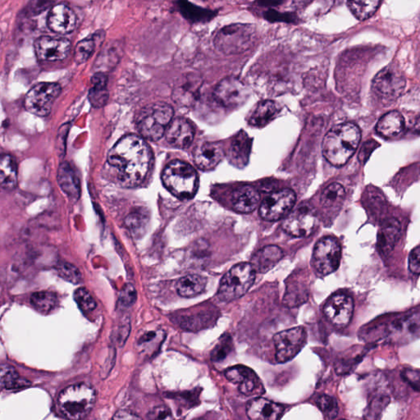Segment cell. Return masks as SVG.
<instances>
[{
  "label": "cell",
  "mask_w": 420,
  "mask_h": 420,
  "mask_svg": "<svg viewBox=\"0 0 420 420\" xmlns=\"http://www.w3.org/2000/svg\"><path fill=\"white\" fill-rule=\"evenodd\" d=\"M95 40L94 38L84 39L80 41L74 50V59L76 63L81 65L88 60L95 51Z\"/></svg>",
  "instance_id": "40"
},
{
  "label": "cell",
  "mask_w": 420,
  "mask_h": 420,
  "mask_svg": "<svg viewBox=\"0 0 420 420\" xmlns=\"http://www.w3.org/2000/svg\"><path fill=\"white\" fill-rule=\"evenodd\" d=\"M255 271L250 263H241L232 268L223 277L218 296L223 301L239 299L252 286Z\"/></svg>",
  "instance_id": "8"
},
{
  "label": "cell",
  "mask_w": 420,
  "mask_h": 420,
  "mask_svg": "<svg viewBox=\"0 0 420 420\" xmlns=\"http://www.w3.org/2000/svg\"><path fill=\"white\" fill-rule=\"evenodd\" d=\"M202 81L195 75H188L182 79L179 85H177L175 91V99L177 103L181 104H193L200 95L202 88Z\"/></svg>",
  "instance_id": "29"
},
{
  "label": "cell",
  "mask_w": 420,
  "mask_h": 420,
  "mask_svg": "<svg viewBox=\"0 0 420 420\" xmlns=\"http://www.w3.org/2000/svg\"><path fill=\"white\" fill-rule=\"evenodd\" d=\"M207 280L200 275H187L177 283V291L182 298H193L205 289Z\"/></svg>",
  "instance_id": "31"
},
{
  "label": "cell",
  "mask_w": 420,
  "mask_h": 420,
  "mask_svg": "<svg viewBox=\"0 0 420 420\" xmlns=\"http://www.w3.org/2000/svg\"><path fill=\"white\" fill-rule=\"evenodd\" d=\"M341 249L339 241L333 237H324L315 245L313 264L318 273L331 275L339 267Z\"/></svg>",
  "instance_id": "12"
},
{
  "label": "cell",
  "mask_w": 420,
  "mask_h": 420,
  "mask_svg": "<svg viewBox=\"0 0 420 420\" xmlns=\"http://www.w3.org/2000/svg\"><path fill=\"white\" fill-rule=\"evenodd\" d=\"M323 312L333 325L337 328L348 326L354 312L353 300L344 293L333 295L324 305Z\"/></svg>",
  "instance_id": "16"
},
{
  "label": "cell",
  "mask_w": 420,
  "mask_h": 420,
  "mask_svg": "<svg viewBox=\"0 0 420 420\" xmlns=\"http://www.w3.org/2000/svg\"><path fill=\"white\" fill-rule=\"evenodd\" d=\"M31 303L38 312L48 314L58 307V300L54 292L38 291L31 296Z\"/></svg>",
  "instance_id": "35"
},
{
  "label": "cell",
  "mask_w": 420,
  "mask_h": 420,
  "mask_svg": "<svg viewBox=\"0 0 420 420\" xmlns=\"http://www.w3.org/2000/svg\"><path fill=\"white\" fill-rule=\"evenodd\" d=\"M374 339H385L394 344H406L420 337V312L401 315L387 324H380Z\"/></svg>",
  "instance_id": "6"
},
{
  "label": "cell",
  "mask_w": 420,
  "mask_h": 420,
  "mask_svg": "<svg viewBox=\"0 0 420 420\" xmlns=\"http://www.w3.org/2000/svg\"><path fill=\"white\" fill-rule=\"evenodd\" d=\"M317 225L315 209L308 203L300 204L291 210L282 222V228L286 234L296 237L312 234Z\"/></svg>",
  "instance_id": "11"
},
{
  "label": "cell",
  "mask_w": 420,
  "mask_h": 420,
  "mask_svg": "<svg viewBox=\"0 0 420 420\" xmlns=\"http://www.w3.org/2000/svg\"><path fill=\"white\" fill-rule=\"evenodd\" d=\"M3 389H15V388L26 387L31 385V382L24 380L15 369L10 365L3 364L1 366V378H0Z\"/></svg>",
  "instance_id": "36"
},
{
  "label": "cell",
  "mask_w": 420,
  "mask_h": 420,
  "mask_svg": "<svg viewBox=\"0 0 420 420\" xmlns=\"http://www.w3.org/2000/svg\"><path fill=\"white\" fill-rule=\"evenodd\" d=\"M390 403V398L387 395L378 394L374 396L369 401L366 409L364 410V417L365 420H380L382 414L385 412L387 405Z\"/></svg>",
  "instance_id": "38"
},
{
  "label": "cell",
  "mask_w": 420,
  "mask_h": 420,
  "mask_svg": "<svg viewBox=\"0 0 420 420\" xmlns=\"http://www.w3.org/2000/svg\"><path fill=\"white\" fill-rule=\"evenodd\" d=\"M283 257L281 248L277 245H268L258 251L251 259L250 264L255 273H264L276 266Z\"/></svg>",
  "instance_id": "26"
},
{
  "label": "cell",
  "mask_w": 420,
  "mask_h": 420,
  "mask_svg": "<svg viewBox=\"0 0 420 420\" xmlns=\"http://www.w3.org/2000/svg\"><path fill=\"white\" fill-rule=\"evenodd\" d=\"M162 181L168 191L179 199H191L198 190L199 177L193 166L181 161L168 164L162 173Z\"/></svg>",
  "instance_id": "5"
},
{
  "label": "cell",
  "mask_w": 420,
  "mask_h": 420,
  "mask_svg": "<svg viewBox=\"0 0 420 420\" xmlns=\"http://www.w3.org/2000/svg\"><path fill=\"white\" fill-rule=\"evenodd\" d=\"M405 120L399 112L391 111L380 118L376 126L378 135L385 138H394L405 129Z\"/></svg>",
  "instance_id": "30"
},
{
  "label": "cell",
  "mask_w": 420,
  "mask_h": 420,
  "mask_svg": "<svg viewBox=\"0 0 420 420\" xmlns=\"http://www.w3.org/2000/svg\"><path fill=\"white\" fill-rule=\"evenodd\" d=\"M76 17L65 4L54 6L48 15V26L54 33L67 34L75 29Z\"/></svg>",
  "instance_id": "21"
},
{
  "label": "cell",
  "mask_w": 420,
  "mask_h": 420,
  "mask_svg": "<svg viewBox=\"0 0 420 420\" xmlns=\"http://www.w3.org/2000/svg\"><path fill=\"white\" fill-rule=\"evenodd\" d=\"M165 339V332L154 331L145 333L138 341L140 353L150 355L157 353L163 341Z\"/></svg>",
  "instance_id": "34"
},
{
  "label": "cell",
  "mask_w": 420,
  "mask_h": 420,
  "mask_svg": "<svg viewBox=\"0 0 420 420\" xmlns=\"http://www.w3.org/2000/svg\"><path fill=\"white\" fill-rule=\"evenodd\" d=\"M316 403L319 410H321L324 418L327 420H332L337 418L339 412V404L336 399L328 395H322L318 397Z\"/></svg>",
  "instance_id": "39"
},
{
  "label": "cell",
  "mask_w": 420,
  "mask_h": 420,
  "mask_svg": "<svg viewBox=\"0 0 420 420\" xmlns=\"http://www.w3.org/2000/svg\"><path fill=\"white\" fill-rule=\"evenodd\" d=\"M251 140L244 131L239 132L232 139L227 156L230 162L237 168H243L248 163L251 150Z\"/></svg>",
  "instance_id": "24"
},
{
  "label": "cell",
  "mask_w": 420,
  "mask_h": 420,
  "mask_svg": "<svg viewBox=\"0 0 420 420\" xmlns=\"http://www.w3.org/2000/svg\"><path fill=\"white\" fill-rule=\"evenodd\" d=\"M412 130L415 134H420V115L414 121Z\"/></svg>",
  "instance_id": "53"
},
{
  "label": "cell",
  "mask_w": 420,
  "mask_h": 420,
  "mask_svg": "<svg viewBox=\"0 0 420 420\" xmlns=\"http://www.w3.org/2000/svg\"><path fill=\"white\" fill-rule=\"evenodd\" d=\"M232 349V341L230 336L225 335L221 337L218 344L211 353V360L213 362H220L225 360Z\"/></svg>",
  "instance_id": "43"
},
{
  "label": "cell",
  "mask_w": 420,
  "mask_h": 420,
  "mask_svg": "<svg viewBox=\"0 0 420 420\" xmlns=\"http://www.w3.org/2000/svg\"><path fill=\"white\" fill-rule=\"evenodd\" d=\"M362 132L351 122L333 127L323 141V154L328 162L335 167L345 165L358 149Z\"/></svg>",
  "instance_id": "2"
},
{
  "label": "cell",
  "mask_w": 420,
  "mask_h": 420,
  "mask_svg": "<svg viewBox=\"0 0 420 420\" xmlns=\"http://www.w3.org/2000/svg\"><path fill=\"white\" fill-rule=\"evenodd\" d=\"M97 394L86 383H79L65 388L58 397L59 412L67 420H81L93 409Z\"/></svg>",
  "instance_id": "3"
},
{
  "label": "cell",
  "mask_w": 420,
  "mask_h": 420,
  "mask_svg": "<svg viewBox=\"0 0 420 420\" xmlns=\"http://www.w3.org/2000/svg\"><path fill=\"white\" fill-rule=\"evenodd\" d=\"M0 182L2 188L11 191L17 184V168L15 159L9 154H3L0 162Z\"/></svg>",
  "instance_id": "32"
},
{
  "label": "cell",
  "mask_w": 420,
  "mask_h": 420,
  "mask_svg": "<svg viewBox=\"0 0 420 420\" xmlns=\"http://www.w3.org/2000/svg\"><path fill=\"white\" fill-rule=\"evenodd\" d=\"M250 97V90L243 81L236 76L223 79L213 90V97L223 107L235 108L241 106Z\"/></svg>",
  "instance_id": "15"
},
{
  "label": "cell",
  "mask_w": 420,
  "mask_h": 420,
  "mask_svg": "<svg viewBox=\"0 0 420 420\" xmlns=\"http://www.w3.org/2000/svg\"><path fill=\"white\" fill-rule=\"evenodd\" d=\"M296 200V194L290 189H282L268 194L260 204V216L267 221L284 218L294 209Z\"/></svg>",
  "instance_id": "13"
},
{
  "label": "cell",
  "mask_w": 420,
  "mask_h": 420,
  "mask_svg": "<svg viewBox=\"0 0 420 420\" xmlns=\"http://www.w3.org/2000/svg\"><path fill=\"white\" fill-rule=\"evenodd\" d=\"M259 191L251 186H241L232 194V204L237 212H253L259 207Z\"/></svg>",
  "instance_id": "25"
},
{
  "label": "cell",
  "mask_w": 420,
  "mask_h": 420,
  "mask_svg": "<svg viewBox=\"0 0 420 420\" xmlns=\"http://www.w3.org/2000/svg\"><path fill=\"white\" fill-rule=\"evenodd\" d=\"M59 277L73 284H79L82 281V275L79 268L71 264L63 263L57 267Z\"/></svg>",
  "instance_id": "42"
},
{
  "label": "cell",
  "mask_w": 420,
  "mask_h": 420,
  "mask_svg": "<svg viewBox=\"0 0 420 420\" xmlns=\"http://www.w3.org/2000/svg\"><path fill=\"white\" fill-rule=\"evenodd\" d=\"M179 6L182 15L191 20L200 21L207 19L208 16H212V13H209L204 9L194 6L190 3L180 2Z\"/></svg>",
  "instance_id": "44"
},
{
  "label": "cell",
  "mask_w": 420,
  "mask_h": 420,
  "mask_svg": "<svg viewBox=\"0 0 420 420\" xmlns=\"http://www.w3.org/2000/svg\"><path fill=\"white\" fill-rule=\"evenodd\" d=\"M346 191L339 184H332L328 186L321 195V203L326 209H334L341 207L344 202Z\"/></svg>",
  "instance_id": "33"
},
{
  "label": "cell",
  "mask_w": 420,
  "mask_h": 420,
  "mask_svg": "<svg viewBox=\"0 0 420 420\" xmlns=\"http://www.w3.org/2000/svg\"><path fill=\"white\" fill-rule=\"evenodd\" d=\"M403 380L415 391H420V371L417 369H405L401 373Z\"/></svg>",
  "instance_id": "46"
},
{
  "label": "cell",
  "mask_w": 420,
  "mask_h": 420,
  "mask_svg": "<svg viewBox=\"0 0 420 420\" xmlns=\"http://www.w3.org/2000/svg\"><path fill=\"white\" fill-rule=\"evenodd\" d=\"M255 29L249 24H234L223 27L214 36L213 43L225 54H237L248 51L255 40Z\"/></svg>",
  "instance_id": "7"
},
{
  "label": "cell",
  "mask_w": 420,
  "mask_h": 420,
  "mask_svg": "<svg viewBox=\"0 0 420 420\" xmlns=\"http://www.w3.org/2000/svg\"><path fill=\"white\" fill-rule=\"evenodd\" d=\"M74 300L79 308L85 313L93 312L97 308V302L88 289H77L74 293Z\"/></svg>",
  "instance_id": "41"
},
{
  "label": "cell",
  "mask_w": 420,
  "mask_h": 420,
  "mask_svg": "<svg viewBox=\"0 0 420 420\" xmlns=\"http://www.w3.org/2000/svg\"><path fill=\"white\" fill-rule=\"evenodd\" d=\"M195 131L191 123L184 118L173 120L165 132L168 144L177 149H186L193 143Z\"/></svg>",
  "instance_id": "19"
},
{
  "label": "cell",
  "mask_w": 420,
  "mask_h": 420,
  "mask_svg": "<svg viewBox=\"0 0 420 420\" xmlns=\"http://www.w3.org/2000/svg\"><path fill=\"white\" fill-rule=\"evenodd\" d=\"M112 420H143L138 415L134 413L129 412V410H118L115 414L113 415Z\"/></svg>",
  "instance_id": "50"
},
{
  "label": "cell",
  "mask_w": 420,
  "mask_h": 420,
  "mask_svg": "<svg viewBox=\"0 0 420 420\" xmlns=\"http://www.w3.org/2000/svg\"><path fill=\"white\" fill-rule=\"evenodd\" d=\"M152 154L145 140L138 135L123 136L108 154V163L120 184L126 187L138 186L147 175Z\"/></svg>",
  "instance_id": "1"
},
{
  "label": "cell",
  "mask_w": 420,
  "mask_h": 420,
  "mask_svg": "<svg viewBox=\"0 0 420 420\" xmlns=\"http://www.w3.org/2000/svg\"><path fill=\"white\" fill-rule=\"evenodd\" d=\"M401 234V225L396 218H388L382 222L378 231L377 245L380 254L389 255L394 250Z\"/></svg>",
  "instance_id": "23"
},
{
  "label": "cell",
  "mask_w": 420,
  "mask_h": 420,
  "mask_svg": "<svg viewBox=\"0 0 420 420\" xmlns=\"http://www.w3.org/2000/svg\"><path fill=\"white\" fill-rule=\"evenodd\" d=\"M71 42L66 38L40 36L34 44L36 56L40 60L56 62L63 60L70 53Z\"/></svg>",
  "instance_id": "17"
},
{
  "label": "cell",
  "mask_w": 420,
  "mask_h": 420,
  "mask_svg": "<svg viewBox=\"0 0 420 420\" xmlns=\"http://www.w3.org/2000/svg\"><path fill=\"white\" fill-rule=\"evenodd\" d=\"M225 376L228 380L239 385L240 391L244 395L259 394L264 391L262 383L257 373L244 365H236L228 369Z\"/></svg>",
  "instance_id": "18"
},
{
  "label": "cell",
  "mask_w": 420,
  "mask_h": 420,
  "mask_svg": "<svg viewBox=\"0 0 420 420\" xmlns=\"http://www.w3.org/2000/svg\"><path fill=\"white\" fill-rule=\"evenodd\" d=\"M378 146H380V143H378L376 140H371L364 143L359 153V161L362 163L366 162L373 150H376Z\"/></svg>",
  "instance_id": "48"
},
{
  "label": "cell",
  "mask_w": 420,
  "mask_h": 420,
  "mask_svg": "<svg viewBox=\"0 0 420 420\" xmlns=\"http://www.w3.org/2000/svg\"><path fill=\"white\" fill-rule=\"evenodd\" d=\"M61 92V86L54 82H42L29 90L25 99V107L36 116H48L54 102Z\"/></svg>",
  "instance_id": "10"
},
{
  "label": "cell",
  "mask_w": 420,
  "mask_h": 420,
  "mask_svg": "<svg viewBox=\"0 0 420 420\" xmlns=\"http://www.w3.org/2000/svg\"><path fill=\"white\" fill-rule=\"evenodd\" d=\"M225 157V150L222 145L216 143L200 144L194 150L193 159L195 165L200 170L209 171L213 170Z\"/></svg>",
  "instance_id": "20"
},
{
  "label": "cell",
  "mask_w": 420,
  "mask_h": 420,
  "mask_svg": "<svg viewBox=\"0 0 420 420\" xmlns=\"http://www.w3.org/2000/svg\"><path fill=\"white\" fill-rule=\"evenodd\" d=\"M91 82H92V86H95V88H106L108 77L104 72H97L93 76Z\"/></svg>",
  "instance_id": "51"
},
{
  "label": "cell",
  "mask_w": 420,
  "mask_h": 420,
  "mask_svg": "<svg viewBox=\"0 0 420 420\" xmlns=\"http://www.w3.org/2000/svg\"><path fill=\"white\" fill-rule=\"evenodd\" d=\"M409 268L414 275H420V246L414 248L410 254Z\"/></svg>",
  "instance_id": "49"
},
{
  "label": "cell",
  "mask_w": 420,
  "mask_h": 420,
  "mask_svg": "<svg viewBox=\"0 0 420 420\" xmlns=\"http://www.w3.org/2000/svg\"><path fill=\"white\" fill-rule=\"evenodd\" d=\"M403 73L395 66H387L374 76L372 90L382 103L391 104L398 99L405 88Z\"/></svg>",
  "instance_id": "9"
},
{
  "label": "cell",
  "mask_w": 420,
  "mask_h": 420,
  "mask_svg": "<svg viewBox=\"0 0 420 420\" xmlns=\"http://www.w3.org/2000/svg\"><path fill=\"white\" fill-rule=\"evenodd\" d=\"M195 420H202V419H195Z\"/></svg>",
  "instance_id": "54"
},
{
  "label": "cell",
  "mask_w": 420,
  "mask_h": 420,
  "mask_svg": "<svg viewBox=\"0 0 420 420\" xmlns=\"http://www.w3.org/2000/svg\"><path fill=\"white\" fill-rule=\"evenodd\" d=\"M173 115L175 111L170 104L162 102L149 104L138 114L136 129L143 138L157 141L165 135Z\"/></svg>",
  "instance_id": "4"
},
{
  "label": "cell",
  "mask_w": 420,
  "mask_h": 420,
  "mask_svg": "<svg viewBox=\"0 0 420 420\" xmlns=\"http://www.w3.org/2000/svg\"><path fill=\"white\" fill-rule=\"evenodd\" d=\"M136 293L134 287L131 286H129L126 287L124 292H123V296H122V300L123 302L127 304H132L134 301L136 300Z\"/></svg>",
  "instance_id": "52"
},
{
  "label": "cell",
  "mask_w": 420,
  "mask_h": 420,
  "mask_svg": "<svg viewBox=\"0 0 420 420\" xmlns=\"http://www.w3.org/2000/svg\"><path fill=\"white\" fill-rule=\"evenodd\" d=\"M282 412V405L261 397L251 400L246 407L250 420H277Z\"/></svg>",
  "instance_id": "22"
},
{
  "label": "cell",
  "mask_w": 420,
  "mask_h": 420,
  "mask_svg": "<svg viewBox=\"0 0 420 420\" xmlns=\"http://www.w3.org/2000/svg\"><path fill=\"white\" fill-rule=\"evenodd\" d=\"M89 99L95 108L104 106L108 100V92L106 88L92 86L90 90Z\"/></svg>",
  "instance_id": "45"
},
{
  "label": "cell",
  "mask_w": 420,
  "mask_h": 420,
  "mask_svg": "<svg viewBox=\"0 0 420 420\" xmlns=\"http://www.w3.org/2000/svg\"><path fill=\"white\" fill-rule=\"evenodd\" d=\"M147 420H175L171 410L165 405L153 408L147 414Z\"/></svg>",
  "instance_id": "47"
},
{
  "label": "cell",
  "mask_w": 420,
  "mask_h": 420,
  "mask_svg": "<svg viewBox=\"0 0 420 420\" xmlns=\"http://www.w3.org/2000/svg\"><path fill=\"white\" fill-rule=\"evenodd\" d=\"M280 113V104L273 100H263L257 104L249 114L248 122L250 126L262 127L275 120Z\"/></svg>",
  "instance_id": "27"
},
{
  "label": "cell",
  "mask_w": 420,
  "mask_h": 420,
  "mask_svg": "<svg viewBox=\"0 0 420 420\" xmlns=\"http://www.w3.org/2000/svg\"><path fill=\"white\" fill-rule=\"evenodd\" d=\"M277 362L286 363L296 357L307 342V332L303 327L277 333L273 337Z\"/></svg>",
  "instance_id": "14"
},
{
  "label": "cell",
  "mask_w": 420,
  "mask_h": 420,
  "mask_svg": "<svg viewBox=\"0 0 420 420\" xmlns=\"http://www.w3.org/2000/svg\"><path fill=\"white\" fill-rule=\"evenodd\" d=\"M380 1L378 0H364V1H349L350 10L360 21H364L372 17L380 8Z\"/></svg>",
  "instance_id": "37"
},
{
  "label": "cell",
  "mask_w": 420,
  "mask_h": 420,
  "mask_svg": "<svg viewBox=\"0 0 420 420\" xmlns=\"http://www.w3.org/2000/svg\"><path fill=\"white\" fill-rule=\"evenodd\" d=\"M58 181L61 189L72 200H79L81 194L80 181L71 164L63 162L58 171Z\"/></svg>",
  "instance_id": "28"
}]
</instances>
